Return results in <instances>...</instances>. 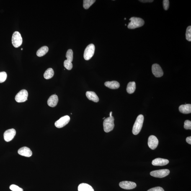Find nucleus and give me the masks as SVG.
I'll return each mask as SVG.
<instances>
[{
  "mask_svg": "<svg viewBox=\"0 0 191 191\" xmlns=\"http://www.w3.org/2000/svg\"><path fill=\"white\" fill-rule=\"evenodd\" d=\"M18 154L21 156L30 157L32 156V152L30 149L24 147L21 148L18 151Z\"/></svg>",
  "mask_w": 191,
  "mask_h": 191,
  "instance_id": "obj_13",
  "label": "nucleus"
},
{
  "mask_svg": "<svg viewBox=\"0 0 191 191\" xmlns=\"http://www.w3.org/2000/svg\"><path fill=\"white\" fill-rule=\"evenodd\" d=\"M170 171L168 169H162L155 170L150 173V174L153 177L162 178L166 177L169 174Z\"/></svg>",
  "mask_w": 191,
  "mask_h": 191,
  "instance_id": "obj_6",
  "label": "nucleus"
},
{
  "mask_svg": "<svg viewBox=\"0 0 191 191\" xmlns=\"http://www.w3.org/2000/svg\"><path fill=\"white\" fill-rule=\"evenodd\" d=\"M7 75L6 72H0V83L4 82L7 78Z\"/></svg>",
  "mask_w": 191,
  "mask_h": 191,
  "instance_id": "obj_27",
  "label": "nucleus"
},
{
  "mask_svg": "<svg viewBox=\"0 0 191 191\" xmlns=\"http://www.w3.org/2000/svg\"><path fill=\"white\" fill-rule=\"evenodd\" d=\"M105 117H103V119H105Z\"/></svg>",
  "mask_w": 191,
  "mask_h": 191,
  "instance_id": "obj_35",
  "label": "nucleus"
},
{
  "mask_svg": "<svg viewBox=\"0 0 191 191\" xmlns=\"http://www.w3.org/2000/svg\"><path fill=\"white\" fill-rule=\"evenodd\" d=\"M54 72L53 70L51 68H49L45 72L44 74V77L46 79H51L54 76Z\"/></svg>",
  "mask_w": 191,
  "mask_h": 191,
  "instance_id": "obj_22",
  "label": "nucleus"
},
{
  "mask_svg": "<svg viewBox=\"0 0 191 191\" xmlns=\"http://www.w3.org/2000/svg\"><path fill=\"white\" fill-rule=\"evenodd\" d=\"M48 51L49 48L47 46L42 47L37 51V56L40 57L43 56L48 53Z\"/></svg>",
  "mask_w": 191,
  "mask_h": 191,
  "instance_id": "obj_21",
  "label": "nucleus"
},
{
  "mask_svg": "<svg viewBox=\"0 0 191 191\" xmlns=\"http://www.w3.org/2000/svg\"><path fill=\"white\" fill-rule=\"evenodd\" d=\"M152 71L154 76L156 77H161L164 74L162 68L158 64H154L152 66Z\"/></svg>",
  "mask_w": 191,
  "mask_h": 191,
  "instance_id": "obj_9",
  "label": "nucleus"
},
{
  "mask_svg": "<svg viewBox=\"0 0 191 191\" xmlns=\"http://www.w3.org/2000/svg\"><path fill=\"white\" fill-rule=\"evenodd\" d=\"M186 40L189 42L191 41V26H189L187 27L186 32Z\"/></svg>",
  "mask_w": 191,
  "mask_h": 191,
  "instance_id": "obj_25",
  "label": "nucleus"
},
{
  "mask_svg": "<svg viewBox=\"0 0 191 191\" xmlns=\"http://www.w3.org/2000/svg\"><path fill=\"white\" fill-rule=\"evenodd\" d=\"M163 4L165 10H167L169 7V1L168 0H164L163 1Z\"/></svg>",
  "mask_w": 191,
  "mask_h": 191,
  "instance_id": "obj_30",
  "label": "nucleus"
},
{
  "mask_svg": "<svg viewBox=\"0 0 191 191\" xmlns=\"http://www.w3.org/2000/svg\"><path fill=\"white\" fill-rule=\"evenodd\" d=\"M73 53L72 50L69 49L67 52L66 54V57L67 60L68 61L71 62L73 61Z\"/></svg>",
  "mask_w": 191,
  "mask_h": 191,
  "instance_id": "obj_24",
  "label": "nucleus"
},
{
  "mask_svg": "<svg viewBox=\"0 0 191 191\" xmlns=\"http://www.w3.org/2000/svg\"><path fill=\"white\" fill-rule=\"evenodd\" d=\"M86 96L90 100L95 102H98L99 99L96 93L93 91H87L86 92Z\"/></svg>",
  "mask_w": 191,
  "mask_h": 191,
  "instance_id": "obj_17",
  "label": "nucleus"
},
{
  "mask_svg": "<svg viewBox=\"0 0 191 191\" xmlns=\"http://www.w3.org/2000/svg\"><path fill=\"white\" fill-rule=\"evenodd\" d=\"M184 128L186 130L191 129V122L190 120H186L184 122Z\"/></svg>",
  "mask_w": 191,
  "mask_h": 191,
  "instance_id": "obj_29",
  "label": "nucleus"
},
{
  "mask_svg": "<svg viewBox=\"0 0 191 191\" xmlns=\"http://www.w3.org/2000/svg\"><path fill=\"white\" fill-rule=\"evenodd\" d=\"M139 1L143 3H150L154 1H153V0H142V1Z\"/></svg>",
  "mask_w": 191,
  "mask_h": 191,
  "instance_id": "obj_33",
  "label": "nucleus"
},
{
  "mask_svg": "<svg viewBox=\"0 0 191 191\" xmlns=\"http://www.w3.org/2000/svg\"><path fill=\"white\" fill-rule=\"evenodd\" d=\"M64 66L65 68L68 70H71L73 68V64L71 62L68 61L67 60H65L64 62Z\"/></svg>",
  "mask_w": 191,
  "mask_h": 191,
  "instance_id": "obj_26",
  "label": "nucleus"
},
{
  "mask_svg": "<svg viewBox=\"0 0 191 191\" xmlns=\"http://www.w3.org/2000/svg\"><path fill=\"white\" fill-rule=\"evenodd\" d=\"M104 85L106 87L112 89H118L120 86L119 83L116 81H107L104 83Z\"/></svg>",
  "mask_w": 191,
  "mask_h": 191,
  "instance_id": "obj_18",
  "label": "nucleus"
},
{
  "mask_svg": "<svg viewBox=\"0 0 191 191\" xmlns=\"http://www.w3.org/2000/svg\"><path fill=\"white\" fill-rule=\"evenodd\" d=\"M28 97V91L26 90H22L16 94L15 99L17 102H24L27 100Z\"/></svg>",
  "mask_w": 191,
  "mask_h": 191,
  "instance_id": "obj_7",
  "label": "nucleus"
},
{
  "mask_svg": "<svg viewBox=\"0 0 191 191\" xmlns=\"http://www.w3.org/2000/svg\"><path fill=\"white\" fill-rule=\"evenodd\" d=\"M179 111L184 114L190 113H191V104H185L179 106Z\"/></svg>",
  "mask_w": 191,
  "mask_h": 191,
  "instance_id": "obj_16",
  "label": "nucleus"
},
{
  "mask_svg": "<svg viewBox=\"0 0 191 191\" xmlns=\"http://www.w3.org/2000/svg\"><path fill=\"white\" fill-rule=\"evenodd\" d=\"M12 43L15 48L20 46L22 43V38L21 34L18 32L16 31L13 34L12 38Z\"/></svg>",
  "mask_w": 191,
  "mask_h": 191,
  "instance_id": "obj_5",
  "label": "nucleus"
},
{
  "mask_svg": "<svg viewBox=\"0 0 191 191\" xmlns=\"http://www.w3.org/2000/svg\"><path fill=\"white\" fill-rule=\"evenodd\" d=\"M124 19H125H125H126V18H125Z\"/></svg>",
  "mask_w": 191,
  "mask_h": 191,
  "instance_id": "obj_37",
  "label": "nucleus"
},
{
  "mask_svg": "<svg viewBox=\"0 0 191 191\" xmlns=\"http://www.w3.org/2000/svg\"><path fill=\"white\" fill-rule=\"evenodd\" d=\"M147 191H165L162 188L160 187L153 188L149 189Z\"/></svg>",
  "mask_w": 191,
  "mask_h": 191,
  "instance_id": "obj_31",
  "label": "nucleus"
},
{
  "mask_svg": "<svg viewBox=\"0 0 191 191\" xmlns=\"http://www.w3.org/2000/svg\"><path fill=\"white\" fill-rule=\"evenodd\" d=\"M95 1V0H84L83 1V7L85 9H88Z\"/></svg>",
  "mask_w": 191,
  "mask_h": 191,
  "instance_id": "obj_23",
  "label": "nucleus"
},
{
  "mask_svg": "<svg viewBox=\"0 0 191 191\" xmlns=\"http://www.w3.org/2000/svg\"><path fill=\"white\" fill-rule=\"evenodd\" d=\"M119 185L121 188L126 190L134 189L137 186L136 183L135 182L127 181H124L120 182Z\"/></svg>",
  "mask_w": 191,
  "mask_h": 191,
  "instance_id": "obj_12",
  "label": "nucleus"
},
{
  "mask_svg": "<svg viewBox=\"0 0 191 191\" xmlns=\"http://www.w3.org/2000/svg\"><path fill=\"white\" fill-rule=\"evenodd\" d=\"M21 50H23V49H22V48L21 49Z\"/></svg>",
  "mask_w": 191,
  "mask_h": 191,
  "instance_id": "obj_36",
  "label": "nucleus"
},
{
  "mask_svg": "<svg viewBox=\"0 0 191 191\" xmlns=\"http://www.w3.org/2000/svg\"><path fill=\"white\" fill-rule=\"evenodd\" d=\"M10 189L13 191H23V189L22 188L14 184H12L10 186Z\"/></svg>",
  "mask_w": 191,
  "mask_h": 191,
  "instance_id": "obj_28",
  "label": "nucleus"
},
{
  "mask_svg": "<svg viewBox=\"0 0 191 191\" xmlns=\"http://www.w3.org/2000/svg\"><path fill=\"white\" fill-rule=\"evenodd\" d=\"M16 134V130L14 128L10 129L6 131L4 134V140L7 142L11 141L15 136Z\"/></svg>",
  "mask_w": 191,
  "mask_h": 191,
  "instance_id": "obj_10",
  "label": "nucleus"
},
{
  "mask_svg": "<svg viewBox=\"0 0 191 191\" xmlns=\"http://www.w3.org/2000/svg\"><path fill=\"white\" fill-rule=\"evenodd\" d=\"M135 89H136V84L134 81L130 82L128 83L127 86L126 90L128 94H133L134 92Z\"/></svg>",
  "mask_w": 191,
  "mask_h": 191,
  "instance_id": "obj_20",
  "label": "nucleus"
},
{
  "mask_svg": "<svg viewBox=\"0 0 191 191\" xmlns=\"http://www.w3.org/2000/svg\"><path fill=\"white\" fill-rule=\"evenodd\" d=\"M95 51V46L93 44H90L86 47L85 50L84 57L85 60H89L92 58Z\"/></svg>",
  "mask_w": 191,
  "mask_h": 191,
  "instance_id": "obj_4",
  "label": "nucleus"
},
{
  "mask_svg": "<svg viewBox=\"0 0 191 191\" xmlns=\"http://www.w3.org/2000/svg\"><path fill=\"white\" fill-rule=\"evenodd\" d=\"M112 112H110V116H109V117H111L112 116Z\"/></svg>",
  "mask_w": 191,
  "mask_h": 191,
  "instance_id": "obj_34",
  "label": "nucleus"
},
{
  "mask_svg": "<svg viewBox=\"0 0 191 191\" xmlns=\"http://www.w3.org/2000/svg\"><path fill=\"white\" fill-rule=\"evenodd\" d=\"M58 99L56 94H53L49 98L48 100V104L49 106L51 107H56L58 103Z\"/></svg>",
  "mask_w": 191,
  "mask_h": 191,
  "instance_id": "obj_15",
  "label": "nucleus"
},
{
  "mask_svg": "<svg viewBox=\"0 0 191 191\" xmlns=\"http://www.w3.org/2000/svg\"><path fill=\"white\" fill-rule=\"evenodd\" d=\"M144 119L143 115L141 114L139 115L134 124L133 129V133L134 135H138L141 131Z\"/></svg>",
  "mask_w": 191,
  "mask_h": 191,
  "instance_id": "obj_1",
  "label": "nucleus"
},
{
  "mask_svg": "<svg viewBox=\"0 0 191 191\" xmlns=\"http://www.w3.org/2000/svg\"><path fill=\"white\" fill-rule=\"evenodd\" d=\"M70 120V117L69 116H65L57 121L55 122V125L57 128H61L67 124Z\"/></svg>",
  "mask_w": 191,
  "mask_h": 191,
  "instance_id": "obj_8",
  "label": "nucleus"
},
{
  "mask_svg": "<svg viewBox=\"0 0 191 191\" xmlns=\"http://www.w3.org/2000/svg\"><path fill=\"white\" fill-rule=\"evenodd\" d=\"M114 117H109L104 119L103 123V128L106 133H108L113 130L114 127Z\"/></svg>",
  "mask_w": 191,
  "mask_h": 191,
  "instance_id": "obj_3",
  "label": "nucleus"
},
{
  "mask_svg": "<svg viewBox=\"0 0 191 191\" xmlns=\"http://www.w3.org/2000/svg\"><path fill=\"white\" fill-rule=\"evenodd\" d=\"M169 160L162 158H156L153 160L152 164L154 166H163L169 164Z\"/></svg>",
  "mask_w": 191,
  "mask_h": 191,
  "instance_id": "obj_14",
  "label": "nucleus"
},
{
  "mask_svg": "<svg viewBox=\"0 0 191 191\" xmlns=\"http://www.w3.org/2000/svg\"><path fill=\"white\" fill-rule=\"evenodd\" d=\"M159 144V141L154 135H150L148 138V145L152 150H154L157 148Z\"/></svg>",
  "mask_w": 191,
  "mask_h": 191,
  "instance_id": "obj_11",
  "label": "nucleus"
},
{
  "mask_svg": "<svg viewBox=\"0 0 191 191\" xmlns=\"http://www.w3.org/2000/svg\"><path fill=\"white\" fill-rule=\"evenodd\" d=\"M131 21L129 23L128 27L129 29H134L142 26L144 24L143 19L140 18L132 17L130 19Z\"/></svg>",
  "mask_w": 191,
  "mask_h": 191,
  "instance_id": "obj_2",
  "label": "nucleus"
},
{
  "mask_svg": "<svg viewBox=\"0 0 191 191\" xmlns=\"http://www.w3.org/2000/svg\"><path fill=\"white\" fill-rule=\"evenodd\" d=\"M186 142L189 144H191V137H188L186 138Z\"/></svg>",
  "mask_w": 191,
  "mask_h": 191,
  "instance_id": "obj_32",
  "label": "nucleus"
},
{
  "mask_svg": "<svg viewBox=\"0 0 191 191\" xmlns=\"http://www.w3.org/2000/svg\"><path fill=\"white\" fill-rule=\"evenodd\" d=\"M78 191H94V189L89 184L83 183L80 184L78 187Z\"/></svg>",
  "mask_w": 191,
  "mask_h": 191,
  "instance_id": "obj_19",
  "label": "nucleus"
}]
</instances>
